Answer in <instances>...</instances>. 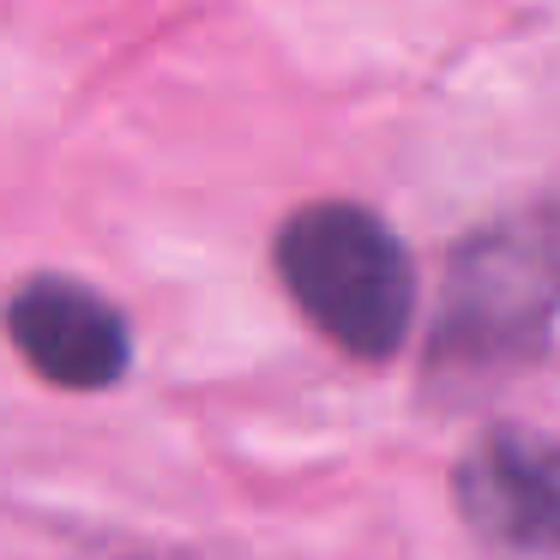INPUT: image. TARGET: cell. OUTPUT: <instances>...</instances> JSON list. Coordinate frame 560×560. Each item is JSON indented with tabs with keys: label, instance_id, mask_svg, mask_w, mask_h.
Wrapping results in <instances>:
<instances>
[{
	"label": "cell",
	"instance_id": "3",
	"mask_svg": "<svg viewBox=\"0 0 560 560\" xmlns=\"http://www.w3.org/2000/svg\"><path fill=\"white\" fill-rule=\"evenodd\" d=\"M458 512L482 542L560 555V440L494 428L458 464Z\"/></svg>",
	"mask_w": 560,
	"mask_h": 560
},
{
	"label": "cell",
	"instance_id": "4",
	"mask_svg": "<svg viewBox=\"0 0 560 560\" xmlns=\"http://www.w3.org/2000/svg\"><path fill=\"white\" fill-rule=\"evenodd\" d=\"M7 338L43 380L67 392H103L127 374V319L73 278H31L7 302Z\"/></svg>",
	"mask_w": 560,
	"mask_h": 560
},
{
	"label": "cell",
	"instance_id": "1",
	"mask_svg": "<svg viewBox=\"0 0 560 560\" xmlns=\"http://www.w3.org/2000/svg\"><path fill=\"white\" fill-rule=\"evenodd\" d=\"M278 278L338 350L380 362L410 338L416 271L404 242L368 206L319 199L278 230Z\"/></svg>",
	"mask_w": 560,
	"mask_h": 560
},
{
	"label": "cell",
	"instance_id": "2",
	"mask_svg": "<svg viewBox=\"0 0 560 560\" xmlns=\"http://www.w3.org/2000/svg\"><path fill=\"white\" fill-rule=\"evenodd\" d=\"M560 314V211L506 218L470 235L446 271V307L434 326V368H512L548 343Z\"/></svg>",
	"mask_w": 560,
	"mask_h": 560
}]
</instances>
